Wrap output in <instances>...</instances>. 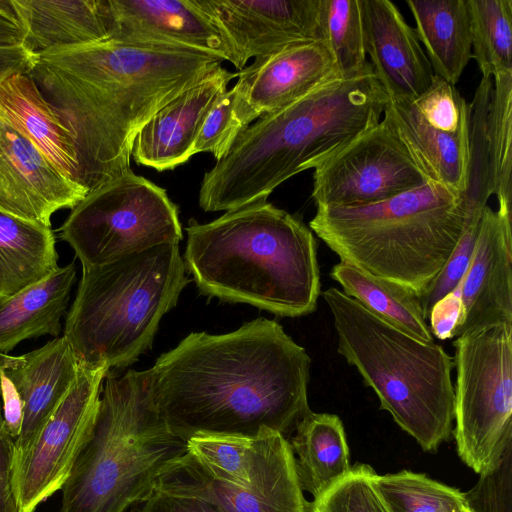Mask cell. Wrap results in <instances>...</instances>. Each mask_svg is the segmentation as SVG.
Instances as JSON below:
<instances>
[{
    "label": "cell",
    "instance_id": "cell-26",
    "mask_svg": "<svg viewBox=\"0 0 512 512\" xmlns=\"http://www.w3.org/2000/svg\"><path fill=\"white\" fill-rule=\"evenodd\" d=\"M434 75L452 85L472 58L468 0H407Z\"/></svg>",
    "mask_w": 512,
    "mask_h": 512
},
{
    "label": "cell",
    "instance_id": "cell-1",
    "mask_svg": "<svg viewBox=\"0 0 512 512\" xmlns=\"http://www.w3.org/2000/svg\"><path fill=\"white\" fill-rule=\"evenodd\" d=\"M310 366L278 322L257 318L225 334L192 332L145 373L158 413L185 441L269 431L289 440L312 412Z\"/></svg>",
    "mask_w": 512,
    "mask_h": 512
},
{
    "label": "cell",
    "instance_id": "cell-18",
    "mask_svg": "<svg viewBox=\"0 0 512 512\" xmlns=\"http://www.w3.org/2000/svg\"><path fill=\"white\" fill-rule=\"evenodd\" d=\"M87 192L0 120V211L51 226L55 212L72 209Z\"/></svg>",
    "mask_w": 512,
    "mask_h": 512
},
{
    "label": "cell",
    "instance_id": "cell-20",
    "mask_svg": "<svg viewBox=\"0 0 512 512\" xmlns=\"http://www.w3.org/2000/svg\"><path fill=\"white\" fill-rule=\"evenodd\" d=\"M236 77L237 73L220 66L160 108L134 139V162L157 171L187 162L205 115Z\"/></svg>",
    "mask_w": 512,
    "mask_h": 512
},
{
    "label": "cell",
    "instance_id": "cell-14",
    "mask_svg": "<svg viewBox=\"0 0 512 512\" xmlns=\"http://www.w3.org/2000/svg\"><path fill=\"white\" fill-rule=\"evenodd\" d=\"M322 41H306L255 58L237 73L233 118L240 133L260 117L284 109L341 78Z\"/></svg>",
    "mask_w": 512,
    "mask_h": 512
},
{
    "label": "cell",
    "instance_id": "cell-6",
    "mask_svg": "<svg viewBox=\"0 0 512 512\" xmlns=\"http://www.w3.org/2000/svg\"><path fill=\"white\" fill-rule=\"evenodd\" d=\"M322 296L338 338V353L354 366L386 410L423 450L437 451L452 434L453 358L369 311L342 290Z\"/></svg>",
    "mask_w": 512,
    "mask_h": 512
},
{
    "label": "cell",
    "instance_id": "cell-22",
    "mask_svg": "<svg viewBox=\"0 0 512 512\" xmlns=\"http://www.w3.org/2000/svg\"><path fill=\"white\" fill-rule=\"evenodd\" d=\"M383 120L393 130L430 181L462 195L469 175V127L455 133L435 129L411 102L391 101Z\"/></svg>",
    "mask_w": 512,
    "mask_h": 512
},
{
    "label": "cell",
    "instance_id": "cell-40",
    "mask_svg": "<svg viewBox=\"0 0 512 512\" xmlns=\"http://www.w3.org/2000/svg\"><path fill=\"white\" fill-rule=\"evenodd\" d=\"M38 58L26 41L9 0H0V85L9 78L29 74Z\"/></svg>",
    "mask_w": 512,
    "mask_h": 512
},
{
    "label": "cell",
    "instance_id": "cell-7",
    "mask_svg": "<svg viewBox=\"0 0 512 512\" xmlns=\"http://www.w3.org/2000/svg\"><path fill=\"white\" fill-rule=\"evenodd\" d=\"M187 452L154 406L144 371L106 374L92 432L61 492L59 512H126Z\"/></svg>",
    "mask_w": 512,
    "mask_h": 512
},
{
    "label": "cell",
    "instance_id": "cell-35",
    "mask_svg": "<svg viewBox=\"0 0 512 512\" xmlns=\"http://www.w3.org/2000/svg\"><path fill=\"white\" fill-rule=\"evenodd\" d=\"M492 78L482 77L470 104L469 175L464 194L466 217L480 214L493 195L487 138V114Z\"/></svg>",
    "mask_w": 512,
    "mask_h": 512
},
{
    "label": "cell",
    "instance_id": "cell-24",
    "mask_svg": "<svg viewBox=\"0 0 512 512\" xmlns=\"http://www.w3.org/2000/svg\"><path fill=\"white\" fill-rule=\"evenodd\" d=\"M76 280L74 261L58 267L42 280L0 299V354H8L24 340L60 337L61 320Z\"/></svg>",
    "mask_w": 512,
    "mask_h": 512
},
{
    "label": "cell",
    "instance_id": "cell-5",
    "mask_svg": "<svg viewBox=\"0 0 512 512\" xmlns=\"http://www.w3.org/2000/svg\"><path fill=\"white\" fill-rule=\"evenodd\" d=\"M464 197L433 181L377 203L317 207L309 223L340 261L421 294L465 226Z\"/></svg>",
    "mask_w": 512,
    "mask_h": 512
},
{
    "label": "cell",
    "instance_id": "cell-41",
    "mask_svg": "<svg viewBox=\"0 0 512 512\" xmlns=\"http://www.w3.org/2000/svg\"><path fill=\"white\" fill-rule=\"evenodd\" d=\"M461 282L449 294L432 307L428 320L432 335L440 340L454 338V332L461 317Z\"/></svg>",
    "mask_w": 512,
    "mask_h": 512
},
{
    "label": "cell",
    "instance_id": "cell-42",
    "mask_svg": "<svg viewBox=\"0 0 512 512\" xmlns=\"http://www.w3.org/2000/svg\"><path fill=\"white\" fill-rule=\"evenodd\" d=\"M14 438L8 432L0 397V512H18L12 489Z\"/></svg>",
    "mask_w": 512,
    "mask_h": 512
},
{
    "label": "cell",
    "instance_id": "cell-10",
    "mask_svg": "<svg viewBox=\"0 0 512 512\" xmlns=\"http://www.w3.org/2000/svg\"><path fill=\"white\" fill-rule=\"evenodd\" d=\"M453 431L462 461L482 477L500 466L512 434V325L456 337Z\"/></svg>",
    "mask_w": 512,
    "mask_h": 512
},
{
    "label": "cell",
    "instance_id": "cell-8",
    "mask_svg": "<svg viewBox=\"0 0 512 512\" xmlns=\"http://www.w3.org/2000/svg\"><path fill=\"white\" fill-rule=\"evenodd\" d=\"M188 282L179 244L172 243L82 268L63 334L79 364L110 371L136 362Z\"/></svg>",
    "mask_w": 512,
    "mask_h": 512
},
{
    "label": "cell",
    "instance_id": "cell-13",
    "mask_svg": "<svg viewBox=\"0 0 512 512\" xmlns=\"http://www.w3.org/2000/svg\"><path fill=\"white\" fill-rule=\"evenodd\" d=\"M187 451L216 479L290 512H307L289 441L269 431L254 437L195 435Z\"/></svg>",
    "mask_w": 512,
    "mask_h": 512
},
{
    "label": "cell",
    "instance_id": "cell-3",
    "mask_svg": "<svg viewBox=\"0 0 512 512\" xmlns=\"http://www.w3.org/2000/svg\"><path fill=\"white\" fill-rule=\"evenodd\" d=\"M389 97L368 64L260 117L204 174L199 205L230 211L266 201L280 184L315 169L381 120Z\"/></svg>",
    "mask_w": 512,
    "mask_h": 512
},
{
    "label": "cell",
    "instance_id": "cell-36",
    "mask_svg": "<svg viewBox=\"0 0 512 512\" xmlns=\"http://www.w3.org/2000/svg\"><path fill=\"white\" fill-rule=\"evenodd\" d=\"M376 475L368 465H355L336 485L308 502L307 512H390L375 486Z\"/></svg>",
    "mask_w": 512,
    "mask_h": 512
},
{
    "label": "cell",
    "instance_id": "cell-21",
    "mask_svg": "<svg viewBox=\"0 0 512 512\" xmlns=\"http://www.w3.org/2000/svg\"><path fill=\"white\" fill-rule=\"evenodd\" d=\"M79 362L62 335L20 356L0 354V369L15 385L23 405L22 427L14 441L23 450L76 378Z\"/></svg>",
    "mask_w": 512,
    "mask_h": 512
},
{
    "label": "cell",
    "instance_id": "cell-12",
    "mask_svg": "<svg viewBox=\"0 0 512 512\" xmlns=\"http://www.w3.org/2000/svg\"><path fill=\"white\" fill-rule=\"evenodd\" d=\"M427 181L402 141L381 120L314 169L312 198L316 207L367 205Z\"/></svg>",
    "mask_w": 512,
    "mask_h": 512
},
{
    "label": "cell",
    "instance_id": "cell-34",
    "mask_svg": "<svg viewBox=\"0 0 512 512\" xmlns=\"http://www.w3.org/2000/svg\"><path fill=\"white\" fill-rule=\"evenodd\" d=\"M320 41L331 51L342 77L367 64L360 0H320Z\"/></svg>",
    "mask_w": 512,
    "mask_h": 512
},
{
    "label": "cell",
    "instance_id": "cell-37",
    "mask_svg": "<svg viewBox=\"0 0 512 512\" xmlns=\"http://www.w3.org/2000/svg\"><path fill=\"white\" fill-rule=\"evenodd\" d=\"M411 103L423 120L435 129L455 133L470 125V104L455 85L436 75L429 88Z\"/></svg>",
    "mask_w": 512,
    "mask_h": 512
},
{
    "label": "cell",
    "instance_id": "cell-44",
    "mask_svg": "<svg viewBox=\"0 0 512 512\" xmlns=\"http://www.w3.org/2000/svg\"><path fill=\"white\" fill-rule=\"evenodd\" d=\"M0 397L6 427L15 441L21 432L23 405L15 385L1 369Z\"/></svg>",
    "mask_w": 512,
    "mask_h": 512
},
{
    "label": "cell",
    "instance_id": "cell-4",
    "mask_svg": "<svg viewBox=\"0 0 512 512\" xmlns=\"http://www.w3.org/2000/svg\"><path fill=\"white\" fill-rule=\"evenodd\" d=\"M183 261L201 293L281 317L315 311L321 292L317 243L299 218L267 201L186 227Z\"/></svg>",
    "mask_w": 512,
    "mask_h": 512
},
{
    "label": "cell",
    "instance_id": "cell-23",
    "mask_svg": "<svg viewBox=\"0 0 512 512\" xmlns=\"http://www.w3.org/2000/svg\"><path fill=\"white\" fill-rule=\"evenodd\" d=\"M0 120L29 140L60 171L81 183L73 137L29 74L15 75L0 85Z\"/></svg>",
    "mask_w": 512,
    "mask_h": 512
},
{
    "label": "cell",
    "instance_id": "cell-25",
    "mask_svg": "<svg viewBox=\"0 0 512 512\" xmlns=\"http://www.w3.org/2000/svg\"><path fill=\"white\" fill-rule=\"evenodd\" d=\"M9 4L37 53L108 40L104 0H9Z\"/></svg>",
    "mask_w": 512,
    "mask_h": 512
},
{
    "label": "cell",
    "instance_id": "cell-9",
    "mask_svg": "<svg viewBox=\"0 0 512 512\" xmlns=\"http://www.w3.org/2000/svg\"><path fill=\"white\" fill-rule=\"evenodd\" d=\"M82 268H94L183 239L177 205L164 188L127 173L98 184L59 229Z\"/></svg>",
    "mask_w": 512,
    "mask_h": 512
},
{
    "label": "cell",
    "instance_id": "cell-19",
    "mask_svg": "<svg viewBox=\"0 0 512 512\" xmlns=\"http://www.w3.org/2000/svg\"><path fill=\"white\" fill-rule=\"evenodd\" d=\"M360 6L365 52L389 100L414 101L435 76L415 28L390 0H360Z\"/></svg>",
    "mask_w": 512,
    "mask_h": 512
},
{
    "label": "cell",
    "instance_id": "cell-39",
    "mask_svg": "<svg viewBox=\"0 0 512 512\" xmlns=\"http://www.w3.org/2000/svg\"><path fill=\"white\" fill-rule=\"evenodd\" d=\"M234 90L227 89L214 101L205 115L196 136L192 153H211L222 159L240 134L233 118Z\"/></svg>",
    "mask_w": 512,
    "mask_h": 512
},
{
    "label": "cell",
    "instance_id": "cell-33",
    "mask_svg": "<svg viewBox=\"0 0 512 512\" xmlns=\"http://www.w3.org/2000/svg\"><path fill=\"white\" fill-rule=\"evenodd\" d=\"M375 486L390 512H461L468 506L458 489L406 470L376 475Z\"/></svg>",
    "mask_w": 512,
    "mask_h": 512
},
{
    "label": "cell",
    "instance_id": "cell-2",
    "mask_svg": "<svg viewBox=\"0 0 512 512\" xmlns=\"http://www.w3.org/2000/svg\"><path fill=\"white\" fill-rule=\"evenodd\" d=\"M29 75L71 133L88 191L132 170L142 126L201 80L188 51L109 40L39 52Z\"/></svg>",
    "mask_w": 512,
    "mask_h": 512
},
{
    "label": "cell",
    "instance_id": "cell-32",
    "mask_svg": "<svg viewBox=\"0 0 512 512\" xmlns=\"http://www.w3.org/2000/svg\"><path fill=\"white\" fill-rule=\"evenodd\" d=\"M493 78L487 114L492 193L497 197L499 208L511 209L512 71Z\"/></svg>",
    "mask_w": 512,
    "mask_h": 512
},
{
    "label": "cell",
    "instance_id": "cell-45",
    "mask_svg": "<svg viewBox=\"0 0 512 512\" xmlns=\"http://www.w3.org/2000/svg\"><path fill=\"white\" fill-rule=\"evenodd\" d=\"M461 512H474V511L468 505Z\"/></svg>",
    "mask_w": 512,
    "mask_h": 512
},
{
    "label": "cell",
    "instance_id": "cell-29",
    "mask_svg": "<svg viewBox=\"0 0 512 512\" xmlns=\"http://www.w3.org/2000/svg\"><path fill=\"white\" fill-rule=\"evenodd\" d=\"M330 276L347 296L372 313L423 342H434L419 294L414 290L345 261L336 263Z\"/></svg>",
    "mask_w": 512,
    "mask_h": 512
},
{
    "label": "cell",
    "instance_id": "cell-30",
    "mask_svg": "<svg viewBox=\"0 0 512 512\" xmlns=\"http://www.w3.org/2000/svg\"><path fill=\"white\" fill-rule=\"evenodd\" d=\"M154 489L197 497L222 512H290L254 493L214 478L188 451L170 462L156 478Z\"/></svg>",
    "mask_w": 512,
    "mask_h": 512
},
{
    "label": "cell",
    "instance_id": "cell-11",
    "mask_svg": "<svg viewBox=\"0 0 512 512\" xmlns=\"http://www.w3.org/2000/svg\"><path fill=\"white\" fill-rule=\"evenodd\" d=\"M108 372L79 364L65 396L27 446L13 455L12 489L18 512H35L62 489L92 432Z\"/></svg>",
    "mask_w": 512,
    "mask_h": 512
},
{
    "label": "cell",
    "instance_id": "cell-43",
    "mask_svg": "<svg viewBox=\"0 0 512 512\" xmlns=\"http://www.w3.org/2000/svg\"><path fill=\"white\" fill-rule=\"evenodd\" d=\"M137 512H222L211 503L191 496L153 490Z\"/></svg>",
    "mask_w": 512,
    "mask_h": 512
},
{
    "label": "cell",
    "instance_id": "cell-38",
    "mask_svg": "<svg viewBox=\"0 0 512 512\" xmlns=\"http://www.w3.org/2000/svg\"><path fill=\"white\" fill-rule=\"evenodd\" d=\"M482 213L466 217L463 232L453 253L439 274L419 295L426 320L434 304L462 281L473 255Z\"/></svg>",
    "mask_w": 512,
    "mask_h": 512
},
{
    "label": "cell",
    "instance_id": "cell-31",
    "mask_svg": "<svg viewBox=\"0 0 512 512\" xmlns=\"http://www.w3.org/2000/svg\"><path fill=\"white\" fill-rule=\"evenodd\" d=\"M472 58L482 77L512 71V0H468Z\"/></svg>",
    "mask_w": 512,
    "mask_h": 512
},
{
    "label": "cell",
    "instance_id": "cell-16",
    "mask_svg": "<svg viewBox=\"0 0 512 512\" xmlns=\"http://www.w3.org/2000/svg\"><path fill=\"white\" fill-rule=\"evenodd\" d=\"M512 210L486 205L467 271L454 338L512 325Z\"/></svg>",
    "mask_w": 512,
    "mask_h": 512
},
{
    "label": "cell",
    "instance_id": "cell-27",
    "mask_svg": "<svg viewBox=\"0 0 512 512\" xmlns=\"http://www.w3.org/2000/svg\"><path fill=\"white\" fill-rule=\"evenodd\" d=\"M288 441L300 487L314 499L341 481L352 468L344 427L337 415L310 412Z\"/></svg>",
    "mask_w": 512,
    "mask_h": 512
},
{
    "label": "cell",
    "instance_id": "cell-17",
    "mask_svg": "<svg viewBox=\"0 0 512 512\" xmlns=\"http://www.w3.org/2000/svg\"><path fill=\"white\" fill-rule=\"evenodd\" d=\"M196 3L229 39L241 69L251 58L301 42L320 41V0H196Z\"/></svg>",
    "mask_w": 512,
    "mask_h": 512
},
{
    "label": "cell",
    "instance_id": "cell-28",
    "mask_svg": "<svg viewBox=\"0 0 512 512\" xmlns=\"http://www.w3.org/2000/svg\"><path fill=\"white\" fill-rule=\"evenodd\" d=\"M51 226L0 211V299L58 269Z\"/></svg>",
    "mask_w": 512,
    "mask_h": 512
},
{
    "label": "cell",
    "instance_id": "cell-15",
    "mask_svg": "<svg viewBox=\"0 0 512 512\" xmlns=\"http://www.w3.org/2000/svg\"><path fill=\"white\" fill-rule=\"evenodd\" d=\"M108 40L190 50L241 69L229 39L196 0H104Z\"/></svg>",
    "mask_w": 512,
    "mask_h": 512
}]
</instances>
